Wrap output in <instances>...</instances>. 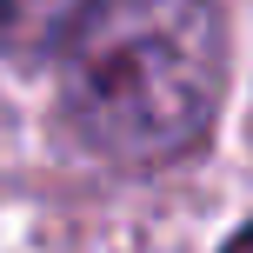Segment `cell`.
Instances as JSON below:
<instances>
[{"label":"cell","mask_w":253,"mask_h":253,"mask_svg":"<svg viewBox=\"0 0 253 253\" xmlns=\"http://www.w3.org/2000/svg\"><path fill=\"white\" fill-rule=\"evenodd\" d=\"M227 253H253V227H247V233H233V240H227Z\"/></svg>","instance_id":"3957f363"},{"label":"cell","mask_w":253,"mask_h":253,"mask_svg":"<svg viewBox=\"0 0 253 253\" xmlns=\"http://www.w3.org/2000/svg\"><path fill=\"white\" fill-rule=\"evenodd\" d=\"M100 7L107 0H0V47L27 53V60L53 53V47H74Z\"/></svg>","instance_id":"7a4b0ae2"},{"label":"cell","mask_w":253,"mask_h":253,"mask_svg":"<svg viewBox=\"0 0 253 253\" xmlns=\"http://www.w3.org/2000/svg\"><path fill=\"white\" fill-rule=\"evenodd\" d=\"M220 100L213 0H107L74 40L67 120L100 160L160 167L207 133Z\"/></svg>","instance_id":"6da1fadb"}]
</instances>
